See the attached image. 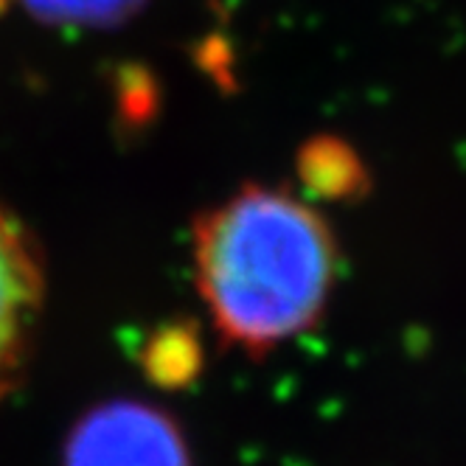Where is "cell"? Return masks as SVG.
<instances>
[{
    "mask_svg": "<svg viewBox=\"0 0 466 466\" xmlns=\"http://www.w3.org/2000/svg\"><path fill=\"white\" fill-rule=\"evenodd\" d=\"M194 261L217 329L256 351L315 323L335 279V242L295 197L250 186L197 222Z\"/></svg>",
    "mask_w": 466,
    "mask_h": 466,
    "instance_id": "cell-1",
    "label": "cell"
},
{
    "mask_svg": "<svg viewBox=\"0 0 466 466\" xmlns=\"http://www.w3.org/2000/svg\"><path fill=\"white\" fill-rule=\"evenodd\" d=\"M65 466H188L177 427L152 408L118 402L79 421Z\"/></svg>",
    "mask_w": 466,
    "mask_h": 466,
    "instance_id": "cell-2",
    "label": "cell"
},
{
    "mask_svg": "<svg viewBox=\"0 0 466 466\" xmlns=\"http://www.w3.org/2000/svg\"><path fill=\"white\" fill-rule=\"evenodd\" d=\"M43 304V270L25 230L0 208V396L23 362L28 329Z\"/></svg>",
    "mask_w": 466,
    "mask_h": 466,
    "instance_id": "cell-3",
    "label": "cell"
},
{
    "mask_svg": "<svg viewBox=\"0 0 466 466\" xmlns=\"http://www.w3.org/2000/svg\"><path fill=\"white\" fill-rule=\"evenodd\" d=\"M304 175L323 194H346L362 180L360 160L335 141H320L304 152Z\"/></svg>",
    "mask_w": 466,
    "mask_h": 466,
    "instance_id": "cell-4",
    "label": "cell"
},
{
    "mask_svg": "<svg viewBox=\"0 0 466 466\" xmlns=\"http://www.w3.org/2000/svg\"><path fill=\"white\" fill-rule=\"evenodd\" d=\"M141 0H25L31 12L56 23H113Z\"/></svg>",
    "mask_w": 466,
    "mask_h": 466,
    "instance_id": "cell-5",
    "label": "cell"
}]
</instances>
